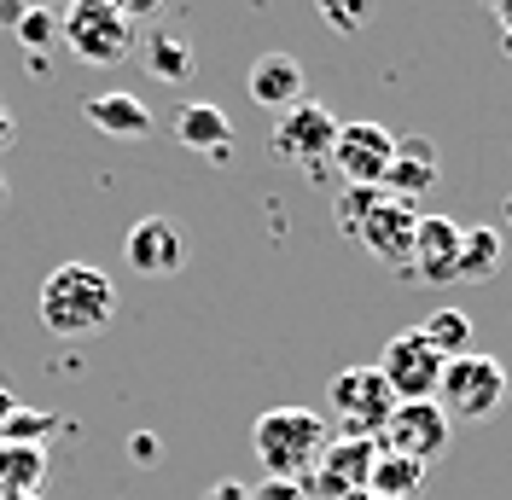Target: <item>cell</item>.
I'll list each match as a JSON object with an SVG mask.
<instances>
[{
  "label": "cell",
  "instance_id": "cell-10",
  "mask_svg": "<svg viewBox=\"0 0 512 500\" xmlns=\"http://www.w3.org/2000/svg\"><path fill=\"white\" fill-rule=\"evenodd\" d=\"M390 152H396V134L384 123H338V140H332L326 163L344 175V187H384Z\"/></svg>",
  "mask_w": 512,
  "mask_h": 500
},
{
  "label": "cell",
  "instance_id": "cell-34",
  "mask_svg": "<svg viewBox=\"0 0 512 500\" xmlns=\"http://www.w3.org/2000/svg\"><path fill=\"white\" fill-rule=\"evenodd\" d=\"M0 210H6V175H0Z\"/></svg>",
  "mask_w": 512,
  "mask_h": 500
},
{
  "label": "cell",
  "instance_id": "cell-19",
  "mask_svg": "<svg viewBox=\"0 0 512 500\" xmlns=\"http://www.w3.org/2000/svg\"><path fill=\"white\" fill-rule=\"evenodd\" d=\"M47 448L35 442H0V495H41Z\"/></svg>",
  "mask_w": 512,
  "mask_h": 500
},
{
  "label": "cell",
  "instance_id": "cell-27",
  "mask_svg": "<svg viewBox=\"0 0 512 500\" xmlns=\"http://www.w3.org/2000/svg\"><path fill=\"white\" fill-rule=\"evenodd\" d=\"M251 500H309L303 495V483H286V477H262L251 489Z\"/></svg>",
  "mask_w": 512,
  "mask_h": 500
},
{
  "label": "cell",
  "instance_id": "cell-13",
  "mask_svg": "<svg viewBox=\"0 0 512 500\" xmlns=\"http://www.w3.org/2000/svg\"><path fill=\"white\" fill-rule=\"evenodd\" d=\"M460 221L448 216H419L414 227V262H408V274L425 285H454L460 280Z\"/></svg>",
  "mask_w": 512,
  "mask_h": 500
},
{
  "label": "cell",
  "instance_id": "cell-17",
  "mask_svg": "<svg viewBox=\"0 0 512 500\" xmlns=\"http://www.w3.org/2000/svg\"><path fill=\"white\" fill-rule=\"evenodd\" d=\"M175 140L198 157H227V146H233V117H227L222 105H210V99H187L181 117H175Z\"/></svg>",
  "mask_w": 512,
  "mask_h": 500
},
{
  "label": "cell",
  "instance_id": "cell-23",
  "mask_svg": "<svg viewBox=\"0 0 512 500\" xmlns=\"http://www.w3.org/2000/svg\"><path fill=\"white\" fill-rule=\"evenodd\" d=\"M320 24L338 35H361L367 24H373V0H315Z\"/></svg>",
  "mask_w": 512,
  "mask_h": 500
},
{
  "label": "cell",
  "instance_id": "cell-11",
  "mask_svg": "<svg viewBox=\"0 0 512 500\" xmlns=\"http://www.w3.org/2000/svg\"><path fill=\"white\" fill-rule=\"evenodd\" d=\"M414 227H419V204L384 192L379 204H373V216L355 227V239L367 245V256H379L384 268L408 274V262H414Z\"/></svg>",
  "mask_w": 512,
  "mask_h": 500
},
{
  "label": "cell",
  "instance_id": "cell-8",
  "mask_svg": "<svg viewBox=\"0 0 512 500\" xmlns=\"http://www.w3.org/2000/svg\"><path fill=\"white\" fill-rule=\"evenodd\" d=\"M332 140H338V117L315 99H297L291 111L274 117V157H286L297 169H326Z\"/></svg>",
  "mask_w": 512,
  "mask_h": 500
},
{
  "label": "cell",
  "instance_id": "cell-9",
  "mask_svg": "<svg viewBox=\"0 0 512 500\" xmlns=\"http://www.w3.org/2000/svg\"><path fill=\"white\" fill-rule=\"evenodd\" d=\"M390 407H396V396L379 378V367H344L332 378V413H338L344 437H379Z\"/></svg>",
  "mask_w": 512,
  "mask_h": 500
},
{
  "label": "cell",
  "instance_id": "cell-22",
  "mask_svg": "<svg viewBox=\"0 0 512 500\" xmlns=\"http://www.w3.org/2000/svg\"><path fill=\"white\" fill-rule=\"evenodd\" d=\"M146 70H152L158 82H187L192 70H198V59H192V47L181 35H152V41H146Z\"/></svg>",
  "mask_w": 512,
  "mask_h": 500
},
{
  "label": "cell",
  "instance_id": "cell-1",
  "mask_svg": "<svg viewBox=\"0 0 512 500\" xmlns=\"http://www.w3.org/2000/svg\"><path fill=\"white\" fill-rule=\"evenodd\" d=\"M117 314V285L94 262H64L41 280V326L53 338H94Z\"/></svg>",
  "mask_w": 512,
  "mask_h": 500
},
{
  "label": "cell",
  "instance_id": "cell-16",
  "mask_svg": "<svg viewBox=\"0 0 512 500\" xmlns=\"http://www.w3.org/2000/svg\"><path fill=\"white\" fill-rule=\"evenodd\" d=\"M82 117L99 128V134H111V140H146L152 134V111H146V99L140 94H123V88H105V94H88L82 99Z\"/></svg>",
  "mask_w": 512,
  "mask_h": 500
},
{
  "label": "cell",
  "instance_id": "cell-6",
  "mask_svg": "<svg viewBox=\"0 0 512 500\" xmlns=\"http://www.w3.org/2000/svg\"><path fill=\"white\" fill-rule=\"evenodd\" d=\"M379 378L390 384L396 402H437V378H443V355L419 338V326L396 332L379 355Z\"/></svg>",
  "mask_w": 512,
  "mask_h": 500
},
{
  "label": "cell",
  "instance_id": "cell-2",
  "mask_svg": "<svg viewBox=\"0 0 512 500\" xmlns=\"http://www.w3.org/2000/svg\"><path fill=\"white\" fill-rule=\"evenodd\" d=\"M326 442H332V431H326V419L315 407H268L251 425V448L262 460V471L286 477V483H303L320 466Z\"/></svg>",
  "mask_w": 512,
  "mask_h": 500
},
{
  "label": "cell",
  "instance_id": "cell-12",
  "mask_svg": "<svg viewBox=\"0 0 512 500\" xmlns=\"http://www.w3.org/2000/svg\"><path fill=\"white\" fill-rule=\"evenodd\" d=\"M123 262L140 280H169V274H181V262H187V233L169 216L134 221L128 239H123Z\"/></svg>",
  "mask_w": 512,
  "mask_h": 500
},
{
  "label": "cell",
  "instance_id": "cell-20",
  "mask_svg": "<svg viewBox=\"0 0 512 500\" xmlns=\"http://www.w3.org/2000/svg\"><path fill=\"white\" fill-rule=\"evenodd\" d=\"M419 338L437 349L443 361H460V355H472V314L466 309H437L425 326H419Z\"/></svg>",
  "mask_w": 512,
  "mask_h": 500
},
{
  "label": "cell",
  "instance_id": "cell-38",
  "mask_svg": "<svg viewBox=\"0 0 512 500\" xmlns=\"http://www.w3.org/2000/svg\"><path fill=\"white\" fill-rule=\"evenodd\" d=\"M361 500H367V495H361Z\"/></svg>",
  "mask_w": 512,
  "mask_h": 500
},
{
  "label": "cell",
  "instance_id": "cell-33",
  "mask_svg": "<svg viewBox=\"0 0 512 500\" xmlns=\"http://www.w3.org/2000/svg\"><path fill=\"white\" fill-rule=\"evenodd\" d=\"M24 6H30V0H0V24H18V18H24Z\"/></svg>",
  "mask_w": 512,
  "mask_h": 500
},
{
  "label": "cell",
  "instance_id": "cell-18",
  "mask_svg": "<svg viewBox=\"0 0 512 500\" xmlns=\"http://www.w3.org/2000/svg\"><path fill=\"white\" fill-rule=\"evenodd\" d=\"M425 495V466L402 454H379L367 471V500H419Z\"/></svg>",
  "mask_w": 512,
  "mask_h": 500
},
{
  "label": "cell",
  "instance_id": "cell-28",
  "mask_svg": "<svg viewBox=\"0 0 512 500\" xmlns=\"http://www.w3.org/2000/svg\"><path fill=\"white\" fill-rule=\"evenodd\" d=\"M204 500H251V489H245V483H233V477H222V483H210V489H204Z\"/></svg>",
  "mask_w": 512,
  "mask_h": 500
},
{
  "label": "cell",
  "instance_id": "cell-3",
  "mask_svg": "<svg viewBox=\"0 0 512 500\" xmlns=\"http://www.w3.org/2000/svg\"><path fill=\"white\" fill-rule=\"evenodd\" d=\"M59 41L76 53V64H94V70L134 59V24L111 0H70L59 18Z\"/></svg>",
  "mask_w": 512,
  "mask_h": 500
},
{
  "label": "cell",
  "instance_id": "cell-35",
  "mask_svg": "<svg viewBox=\"0 0 512 500\" xmlns=\"http://www.w3.org/2000/svg\"><path fill=\"white\" fill-rule=\"evenodd\" d=\"M0 500H41V495H0Z\"/></svg>",
  "mask_w": 512,
  "mask_h": 500
},
{
  "label": "cell",
  "instance_id": "cell-37",
  "mask_svg": "<svg viewBox=\"0 0 512 500\" xmlns=\"http://www.w3.org/2000/svg\"><path fill=\"white\" fill-rule=\"evenodd\" d=\"M30 6H41V0H30Z\"/></svg>",
  "mask_w": 512,
  "mask_h": 500
},
{
  "label": "cell",
  "instance_id": "cell-30",
  "mask_svg": "<svg viewBox=\"0 0 512 500\" xmlns=\"http://www.w3.org/2000/svg\"><path fill=\"white\" fill-rule=\"evenodd\" d=\"M128 454H134V460H158V437H152V431H134V437H128Z\"/></svg>",
  "mask_w": 512,
  "mask_h": 500
},
{
  "label": "cell",
  "instance_id": "cell-25",
  "mask_svg": "<svg viewBox=\"0 0 512 500\" xmlns=\"http://www.w3.org/2000/svg\"><path fill=\"white\" fill-rule=\"evenodd\" d=\"M12 30H18V41H24V53L41 59V53L59 41V18H53V6H24V18H18Z\"/></svg>",
  "mask_w": 512,
  "mask_h": 500
},
{
  "label": "cell",
  "instance_id": "cell-21",
  "mask_svg": "<svg viewBox=\"0 0 512 500\" xmlns=\"http://www.w3.org/2000/svg\"><path fill=\"white\" fill-rule=\"evenodd\" d=\"M501 256H507V239H501L495 227L460 233V280H489V274L501 268Z\"/></svg>",
  "mask_w": 512,
  "mask_h": 500
},
{
  "label": "cell",
  "instance_id": "cell-15",
  "mask_svg": "<svg viewBox=\"0 0 512 500\" xmlns=\"http://www.w3.org/2000/svg\"><path fill=\"white\" fill-rule=\"evenodd\" d=\"M245 88H251V99L262 105V111H291L297 99H303V88H309V76H303V64L291 59V53H262V59L251 64V76H245Z\"/></svg>",
  "mask_w": 512,
  "mask_h": 500
},
{
  "label": "cell",
  "instance_id": "cell-24",
  "mask_svg": "<svg viewBox=\"0 0 512 500\" xmlns=\"http://www.w3.org/2000/svg\"><path fill=\"white\" fill-rule=\"evenodd\" d=\"M59 431V413H35V407H12V419L0 425V442H41Z\"/></svg>",
  "mask_w": 512,
  "mask_h": 500
},
{
  "label": "cell",
  "instance_id": "cell-14",
  "mask_svg": "<svg viewBox=\"0 0 512 500\" xmlns=\"http://www.w3.org/2000/svg\"><path fill=\"white\" fill-rule=\"evenodd\" d=\"M437 175H443V152H437V140L408 134V140H396V152H390L384 192H390V198H408V204H419L425 192L437 187Z\"/></svg>",
  "mask_w": 512,
  "mask_h": 500
},
{
  "label": "cell",
  "instance_id": "cell-7",
  "mask_svg": "<svg viewBox=\"0 0 512 500\" xmlns=\"http://www.w3.org/2000/svg\"><path fill=\"white\" fill-rule=\"evenodd\" d=\"M373 460H379V442L373 437H332L326 454H320V466L303 477V495L309 500H361Z\"/></svg>",
  "mask_w": 512,
  "mask_h": 500
},
{
  "label": "cell",
  "instance_id": "cell-29",
  "mask_svg": "<svg viewBox=\"0 0 512 500\" xmlns=\"http://www.w3.org/2000/svg\"><path fill=\"white\" fill-rule=\"evenodd\" d=\"M111 6H117V12H123L128 24H134V18H152V12H158L163 0H111Z\"/></svg>",
  "mask_w": 512,
  "mask_h": 500
},
{
  "label": "cell",
  "instance_id": "cell-32",
  "mask_svg": "<svg viewBox=\"0 0 512 500\" xmlns=\"http://www.w3.org/2000/svg\"><path fill=\"white\" fill-rule=\"evenodd\" d=\"M495 6V18H501V30H507V53H512V0H489Z\"/></svg>",
  "mask_w": 512,
  "mask_h": 500
},
{
  "label": "cell",
  "instance_id": "cell-31",
  "mask_svg": "<svg viewBox=\"0 0 512 500\" xmlns=\"http://www.w3.org/2000/svg\"><path fill=\"white\" fill-rule=\"evenodd\" d=\"M12 140H18V123H12V111H6V105H0V152H6V146H12Z\"/></svg>",
  "mask_w": 512,
  "mask_h": 500
},
{
  "label": "cell",
  "instance_id": "cell-5",
  "mask_svg": "<svg viewBox=\"0 0 512 500\" xmlns=\"http://www.w3.org/2000/svg\"><path fill=\"white\" fill-rule=\"evenodd\" d=\"M448 437H454V425L443 419L437 402H396L373 442H379V454H402V460L431 466V460L448 448Z\"/></svg>",
  "mask_w": 512,
  "mask_h": 500
},
{
  "label": "cell",
  "instance_id": "cell-36",
  "mask_svg": "<svg viewBox=\"0 0 512 500\" xmlns=\"http://www.w3.org/2000/svg\"><path fill=\"white\" fill-rule=\"evenodd\" d=\"M507 221H512V198H507Z\"/></svg>",
  "mask_w": 512,
  "mask_h": 500
},
{
  "label": "cell",
  "instance_id": "cell-26",
  "mask_svg": "<svg viewBox=\"0 0 512 500\" xmlns=\"http://www.w3.org/2000/svg\"><path fill=\"white\" fill-rule=\"evenodd\" d=\"M379 198H384V187H344V192H338V204H332V210H338V227L355 239V227L373 216V204H379Z\"/></svg>",
  "mask_w": 512,
  "mask_h": 500
},
{
  "label": "cell",
  "instance_id": "cell-4",
  "mask_svg": "<svg viewBox=\"0 0 512 500\" xmlns=\"http://www.w3.org/2000/svg\"><path fill=\"white\" fill-rule=\"evenodd\" d=\"M507 402V367L495 355H460V361H443V378H437V407L443 419H466L478 425L495 407Z\"/></svg>",
  "mask_w": 512,
  "mask_h": 500
}]
</instances>
